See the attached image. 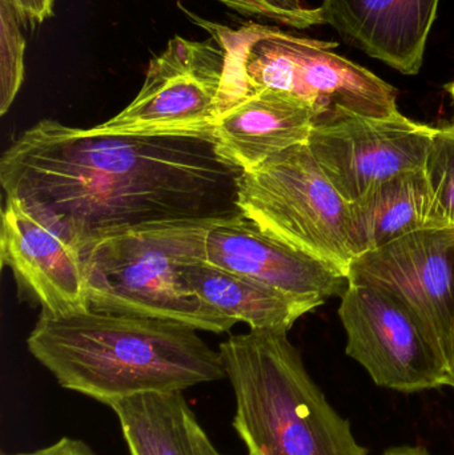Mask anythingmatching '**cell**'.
<instances>
[{"label": "cell", "mask_w": 454, "mask_h": 455, "mask_svg": "<svg viewBox=\"0 0 454 455\" xmlns=\"http://www.w3.org/2000/svg\"><path fill=\"white\" fill-rule=\"evenodd\" d=\"M183 275L200 299L251 331H290L299 318L315 309L311 304L244 275L205 261L187 262Z\"/></svg>", "instance_id": "cell-16"}, {"label": "cell", "mask_w": 454, "mask_h": 455, "mask_svg": "<svg viewBox=\"0 0 454 455\" xmlns=\"http://www.w3.org/2000/svg\"><path fill=\"white\" fill-rule=\"evenodd\" d=\"M204 261L284 291L316 309L343 296L346 273L272 237L244 215L216 221L207 230Z\"/></svg>", "instance_id": "cell-12"}, {"label": "cell", "mask_w": 454, "mask_h": 455, "mask_svg": "<svg viewBox=\"0 0 454 455\" xmlns=\"http://www.w3.org/2000/svg\"><path fill=\"white\" fill-rule=\"evenodd\" d=\"M340 299L346 355L378 387L418 393L450 385L444 350L407 305L381 289L354 283Z\"/></svg>", "instance_id": "cell-8"}, {"label": "cell", "mask_w": 454, "mask_h": 455, "mask_svg": "<svg viewBox=\"0 0 454 455\" xmlns=\"http://www.w3.org/2000/svg\"><path fill=\"white\" fill-rule=\"evenodd\" d=\"M131 455H221L183 392L149 393L111 403Z\"/></svg>", "instance_id": "cell-15"}, {"label": "cell", "mask_w": 454, "mask_h": 455, "mask_svg": "<svg viewBox=\"0 0 454 455\" xmlns=\"http://www.w3.org/2000/svg\"><path fill=\"white\" fill-rule=\"evenodd\" d=\"M216 221L156 224L91 245L84 251L91 309L231 331L236 321L200 299L183 275L184 264L204 261L205 235Z\"/></svg>", "instance_id": "cell-5"}, {"label": "cell", "mask_w": 454, "mask_h": 455, "mask_svg": "<svg viewBox=\"0 0 454 455\" xmlns=\"http://www.w3.org/2000/svg\"><path fill=\"white\" fill-rule=\"evenodd\" d=\"M436 128L397 112L368 117L332 112L317 117L307 146L346 202L413 171L424 170Z\"/></svg>", "instance_id": "cell-9"}, {"label": "cell", "mask_w": 454, "mask_h": 455, "mask_svg": "<svg viewBox=\"0 0 454 455\" xmlns=\"http://www.w3.org/2000/svg\"><path fill=\"white\" fill-rule=\"evenodd\" d=\"M440 0H323L324 24L404 75H418Z\"/></svg>", "instance_id": "cell-13"}, {"label": "cell", "mask_w": 454, "mask_h": 455, "mask_svg": "<svg viewBox=\"0 0 454 455\" xmlns=\"http://www.w3.org/2000/svg\"><path fill=\"white\" fill-rule=\"evenodd\" d=\"M434 227L454 228V123L436 128L424 165Z\"/></svg>", "instance_id": "cell-18"}, {"label": "cell", "mask_w": 454, "mask_h": 455, "mask_svg": "<svg viewBox=\"0 0 454 455\" xmlns=\"http://www.w3.org/2000/svg\"><path fill=\"white\" fill-rule=\"evenodd\" d=\"M26 23L37 26L53 15V0H12Z\"/></svg>", "instance_id": "cell-22"}, {"label": "cell", "mask_w": 454, "mask_h": 455, "mask_svg": "<svg viewBox=\"0 0 454 455\" xmlns=\"http://www.w3.org/2000/svg\"><path fill=\"white\" fill-rule=\"evenodd\" d=\"M237 205L272 237L346 273L354 259L349 203L328 180L307 143L242 171Z\"/></svg>", "instance_id": "cell-6"}, {"label": "cell", "mask_w": 454, "mask_h": 455, "mask_svg": "<svg viewBox=\"0 0 454 455\" xmlns=\"http://www.w3.org/2000/svg\"><path fill=\"white\" fill-rule=\"evenodd\" d=\"M346 277L407 305L447 353L454 326L453 227L423 228L365 251L352 259Z\"/></svg>", "instance_id": "cell-10"}, {"label": "cell", "mask_w": 454, "mask_h": 455, "mask_svg": "<svg viewBox=\"0 0 454 455\" xmlns=\"http://www.w3.org/2000/svg\"><path fill=\"white\" fill-rule=\"evenodd\" d=\"M2 455H96L88 443L77 438L61 437L56 443L44 448L19 453H3Z\"/></svg>", "instance_id": "cell-21"}, {"label": "cell", "mask_w": 454, "mask_h": 455, "mask_svg": "<svg viewBox=\"0 0 454 455\" xmlns=\"http://www.w3.org/2000/svg\"><path fill=\"white\" fill-rule=\"evenodd\" d=\"M26 23L12 0H0V115L12 106L24 80L26 40L21 24Z\"/></svg>", "instance_id": "cell-19"}, {"label": "cell", "mask_w": 454, "mask_h": 455, "mask_svg": "<svg viewBox=\"0 0 454 455\" xmlns=\"http://www.w3.org/2000/svg\"><path fill=\"white\" fill-rule=\"evenodd\" d=\"M184 11L227 51V90L235 103L252 91L268 88L311 104L319 117L341 111L368 117L400 112L396 88L333 52L336 43L258 23L229 28Z\"/></svg>", "instance_id": "cell-4"}, {"label": "cell", "mask_w": 454, "mask_h": 455, "mask_svg": "<svg viewBox=\"0 0 454 455\" xmlns=\"http://www.w3.org/2000/svg\"><path fill=\"white\" fill-rule=\"evenodd\" d=\"M287 331H250L219 345L248 455H370L309 376Z\"/></svg>", "instance_id": "cell-3"}, {"label": "cell", "mask_w": 454, "mask_h": 455, "mask_svg": "<svg viewBox=\"0 0 454 455\" xmlns=\"http://www.w3.org/2000/svg\"><path fill=\"white\" fill-rule=\"evenodd\" d=\"M381 455H434L428 449L424 446L416 445H402V446H392V448L386 449Z\"/></svg>", "instance_id": "cell-23"}, {"label": "cell", "mask_w": 454, "mask_h": 455, "mask_svg": "<svg viewBox=\"0 0 454 455\" xmlns=\"http://www.w3.org/2000/svg\"><path fill=\"white\" fill-rule=\"evenodd\" d=\"M0 254L20 294L42 313L67 315L91 309L84 251L39 208L4 197Z\"/></svg>", "instance_id": "cell-11"}, {"label": "cell", "mask_w": 454, "mask_h": 455, "mask_svg": "<svg viewBox=\"0 0 454 455\" xmlns=\"http://www.w3.org/2000/svg\"><path fill=\"white\" fill-rule=\"evenodd\" d=\"M319 112L283 91H252L219 116L213 140L219 154L242 171L255 170L308 141Z\"/></svg>", "instance_id": "cell-14"}, {"label": "cell", "mask_w": 454, "mask_h": 455, "mask_svg": "<svg viewBox=\"0 0 454 455\" xmlns=\"http://www.w3.org/2000/svg\"><path fill=\"white\" fill-rule=\"evenodd\" d=\"M240 175L213 136L115 133L50 119L0 159L5 197L39 208L83 251L139 228L243 215Z\"/></svg>", "instance_id": "cell-1"}, {"label": "cell", "mask_w": 454, "mask_h": 455, "mask_svg": "<svg viewBox=\"0 0 454 455\" xmlns=\"http://www.w3.org/2000/svg\"><path fill=\"white\" fill-rule=\"evenodd\" d=\"M27 347L63 389L107 406L227 379L220 352L196 329L143 315L42 313Z\"/></svg>", "instance_id": "cell-2"}, {"label": "cell", "mask_w": 454, "mask_h": 455, "mask_svg": "<svg viewBox=\"0 0 454 455\" xmlns=\"http://www.w3.org/2000/svg\"><path fill=\"white\" fill-rule=\"evenodd\" d=\"M448 374H450V385L448 387H454V326L452 333H450V341H448L447 353Z\"/></svg>", "instance_id": "cell-24"}, {"label": "cell", "mask_w": 454, "mask_h": 455, "mask_svg": "<svg viewBox=\"0 0 454 455\" xmlns=\"http://www.w3.org/2000/svg\"><path fill=\"white\" fill-rule=\"evenodd\" d=\"M228 56L216 37L175 36L149 61L143 87L100 130L133 135L212 136L227 109Z\"/></svg>", "instance_id": "cell-7"}, {"label": "cell", "mask_w": 454, "mask_h": 455, "mask_svg": "<svg viewBox=\"0 0 454 455\" xmlns=\"http://www.w3.org/2000/svg\"><path fill=\"white\" fill-rule=\"evenodd\" d=\"M428 227L434 224L424 170L397 176L349 203V238L354 257Z\"/></svg>", "instance_id": "cell-17"}, {"label": "cell", "mask_w": 454, "mask_h": 455, "mask_svg": "<svg viewBox=\"0 0 454 455\" xmlns=\"http://www.w3.org/2000/svg\"><path fill=\"white\" fill-rule=\"evenodd\" d=\"M447 91L450 92V98H452L453 104H454V82L450 83V84L447 85ZM453 123H454V116H453Z\"/></svg>", "instance_id": "cell-25"}, {"label": "cell", "mask_w": 454, "mask_h": 455, "mask_svg": "<svg viewBox=\"0 0 454 455\" xmlns=\"http://www.w3.org/2000/svg\"><path fill=\"white\" fill-rule=\"evenodd\" d=\"M243 16L271 19L277 23L306 29L324 24L320 8H308L301 0H216Z\"/></svg>", "instance_id": "cell-20"}]
</instances>
